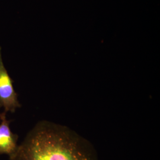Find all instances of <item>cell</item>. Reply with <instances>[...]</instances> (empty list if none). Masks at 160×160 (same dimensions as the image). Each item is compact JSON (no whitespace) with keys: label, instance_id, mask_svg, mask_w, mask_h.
Returning <instances> with one entry per match:
<instances>
[{"label":"cell","instance_id":"cell-1","mask_svg":"<svg viewBox=\"0 0 160 160\" xmlns=\"http://www.w3.org/2000/svg\"><path fill=\"white\" fill-rule=\"evenodd\" d=\"M9 160H99L93 145L67 126L47 120L29 132Z\"/></svg>","mask_w":160,"mask_h":160},{"label":"cell","instance_id":"cell-2","mask_svg":"<svg viewBox=\"0 0 160 160\" xmlns=\"http://www.w3.org/2000/svg\"><path fill=\"white\" fill-rule=\"evenodd\" d=\"M21 107L15 91L12 80L8 74L3 63L1 48L0 47V108L5 112L14 113Z\"/></svg>","mask_w":160,"mask_h":160},{"label":"cell","instance_id":"cell-3","mask_svg":"<svg viewBox=\"0 0 160 160\" xmlns=\"http://www.w3.org/2000/svg\"><path fill=\"white\" fill-rule=\"evenodd\" d=\"M0 155H7L9 157L17 148L18 137L10 129V121L8 120L5 112L0 113Z\"/></svg>","mask_w":160,"mask_h":160}]
</instances>
